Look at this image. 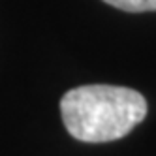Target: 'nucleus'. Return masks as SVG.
<instances>
[{
  "label": "nucleus",
  "mask_w": 156,
  "mask_h": 156,
  "mask_svg": "<svg viewBox=\"0 0 156 156\" xmlns=\"http://www.w3.org/2000/svg\"><path fill=\"white\" fill-rule=\"evenodd\" d=\"M60 113L72 137L107 143L124 137L147 117V100L126 87L85 85L62 96Z\"/></svg>",
  "instance_id": "f257e3e1"
},
{
  "label": "nucleus",
  "mask_w": 156,
  "mask_h": 156,
  "mask_svg": "<svg viewBox=\"0 0 156 156\" xmlns=\"http://www.w3.org/2000/svg\"><path fill=\"white\" fill-rule=\"evenodd\" d=\"M122 12L141 13V12H156V0H104Z\"/></svg>",
  "instance_id": "f03ea898"
}]
</instances>
